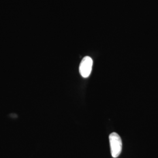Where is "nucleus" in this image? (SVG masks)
<instances>
[{
    "mask_svg": "<svg viewBox=\"0 0 158 158\" xmlns=\"http://www.w3.org/2000/svg\"><path fill=\"white\" fill-rule=\"evenodd\" d=\"M109 141L112 156L118 158L123 149V142L120 136L116 132H113L109 136Z\"/></svg>",
    "mask_w": 158,
    "mask_h": 158,
    "instance_id": "f257e3e1",
    "label": "nucleus"
},
{
    "mask_svg": "<svg viewBox=\"0 0 158 158\" xmlns=\"http://www.w3.org/2000/svg\"><path fill=\"white\" fill-rule=\"evenodd\" d=\"M93 64V61L90 57H83L79 66V72L83 77L87 78L90 76L92 71Z\"/></svg>",
    "mask_w": 158,
    "mask_h": 158,
    "instance_id": "f03ea898",
    "label": "nucleus"
}]
</instances>
